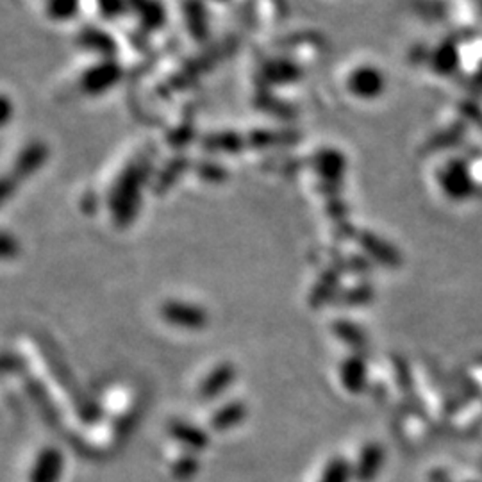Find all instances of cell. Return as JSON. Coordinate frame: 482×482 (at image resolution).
Here are the masks:
<instances>
[{
    "instance_id": "13",
    "label": "cell",
    "mask_w": 482,
    "mask_h": 482,
    "mask_svg": "<svg viewBox=\"0 0 482 482\" xmlns=\"http://www.w3.org/2000/svg\"><path fill=\"white\" fill-rule=\"evenodd\" d=\"M20 181L12 172L6 176H0V208H3L19 190Z\"/></svg>"
},
{
    "instance_id": "17",
    "label": "cell",
    "mask_w": 482,
    "mask_h": 482,
    "mask_svg": "<svg viewBox=\"0 0 482 482\" xmlns=\"http://www.w3.org/2000/svg\"><path fill=\"white\" fill-rule=\"evenodd\" d=\"M224 416H225V418H224L222 421H218L216 425H220V427H231V425H236V423L241 420V416H243V407H241V405H233V407H229V409L225 411Z\"/></svg>"
},
{
    "instance_id": "2",
    "label": "cell",
    "mask_w": 482,
    "mask_h": 482,
    "mask_svg": "<svg viewBox=\"0 0 482 482\" xmlns=\"http://www.w3.org/2000/svg\"><path fill=\"white\" fill-rule=\"evenodd\" d=\"M122 70L117 63L113 61H104L94 69H90L83 79H81V88L85 94L90 95H101L113 88L120 81Z\"/></svg>"
},
{
    "instance_id": "9",
    "label": "cell",
    "mask_w": 482,
    "mask_h": 482,
    "mask_svg": "<svg viewBox=\"0 0 482 482\" xmlns=\"http://www.w3.org/2000/svg\"><path fill=\"white\" fill-rule=\"evenodd\" d=\"M380 464H382V452H380V448L379 446L366 448V452L363 453V461H361L357 477L363 478V480L373 477L377 473V470H379Z\"/></svg>"
},
{
    "instance_id": "7",
    "label": "cell",
    "mask_w": 482,
    "mask_h": 482,
    "mask_svg": "<svg viewBox=\"0 0 482 482\" xmlns=\"http://www.w3.org/2000/svg\"><path fill=\"white\" fill-rule=\"evenodd\" d=\"M47 12L53 20L67 22L79 12V0H51Z\"/></svg>"
},
{
    "instance_id": "1",
    "label": "cell",
    "mask_w": 482,
    "mask_h": 482,
    "mask_svg": "<svg viewBox=\"0 0 482 482\" xmlns=\"http://www.w3.org/2000/svg\"><path fill=\"white\" fill-rule=\"evenodd\" d=\"M149 161V159H147ZM145 159H136L131 163L113 184L110 195V208L113 218L118 225H127L135 220L140 202H142V188L147 181L149 163Z\"/></svg>"
},
{
    "instance_id": "10",
    "label": "cell",
    "mask_w": 482,
    "mask_h": 482,
    "mask_svg": "<svg viewBox=\"0 0 482 482\" xmlns=\"http://www.w3.org/2000/svg\"><path fill=\"white\" fill-rule=\"evenodd\" d=\"M343 380H345V386L350 391H359V388L364 382V366H363V363H359L355 359L348 361L345 364V368H343Z\"/></svg>"
},
{
    "instance_id": "6",
    "label": "cell",
    "mask_w": 482,
    "mask_h": 482,
    "mask_svg": "<svg viewBox=\"0 0 482 482\" xmlns=\"http://www.w3.org/2000/svg\"><path fill=\"white\" fill-rule=\"evenodd\" d=\"M79 44L85 49L94 51V53L102 54V56H111L115 53V44H113L111 37L104 35L102 31H99L95 28L83 29L81 31V37H79Z\"/></svg>"
},
{
    "instance_id": "14",
    "label": "cell",
    "mask_w": 482,
    "mask_h": 482,
    "mask_svg": "<svg viewBox=\"0 0 482 482\" xmlns=\"http://www.w3.org/2000/svg\"><path fill=\"white\" fill-rule=\"evenodd\" d=\"M19 254V243L12 234L0 233V259L15 257Z\"/></svg>"
},
{
    "instance_id": "15",
    "label": "cell",
    "mask_w": 482,
    "mask_h": 482,
    "mask_svg": "<svg viewBox=\"0 0 482 482\" xmlns=\"http://www.w3.org/2000/svg\"><path fill=\"white\" fill-rule=\"evenodd\" d=\"M13 113H15L13 101L8 95L0 94V127H6L12 122Z\"/></svg>"
},
{
    "instance_id": "5",
    "label": "cell",
    "mask_w": 482,
    "mask_h": 482,
    "mask_svg": "<svg viewBox=\"0 0 482 482\" xmlns=\"http://www.w3.org/2000/svg\"><path fill=\"white\" fill-rule=\"evenodd\" d=\"M129 6L138 13L147 29H159L165 24V10L156 0H129Z\"/></svg>"
},
{
    "instance_id": "4",
    "label": "cell",
    "mask_w": 482,
    "mask_h": 482,
    "mask_svg": "<svg viewBox=\"0 0 482 482\" xmlns=\"http://www.w3.org/2000/svg\"><path fill=\"white\" fill-rule=\"evenodd\" d=\"M163 316L167 322L184 329H199L206 323V313L184 302H168L163 307Z\"/></svg>"
},
{
    "instance_id": "16",
    "label": "cell",
    "mask_w": 482,
    "mask_h": 482,
    "mask_svg": "<svg viewBox=\"0 0 482 482\" xmlns=\"http://www.w3.org/2000/svg\"><path fill=\"white\" fill-rule=\"evenodd\" d=\"M345 477H347V466L339 461V462L331 464V468L327 470L323 477V482H345Z\"/></svg>"
},
{
    "instance_id": "8",
    "label": "cell",
    "mask_w": 482,
    "mask_h": 482,
    "mask_svg": "<svg viewBox=\"0 0 482 482\" xmlns=\"http://www.w3.org/2000/svg\"><path fill=\"white\" fill-rule=\"evenodd\" d=\"M60 457L56 452H45L37 468V482H56Z\"/></svg>"
},
{
    "instance_id": "11",
    "label": "cell",
    "mask_w": 482,
    "mask_h": 482,
    "mask_svg": "<svg viewBox=\"0 0 482 482\" xmlns=\"http://www.w3.org/2000/svg\"><path fill=\"white\" fill-rule=\"evenodd\" d=\"M233 379V373L229 368H220L215 373H211V377L208 379V382L202 386V391L206 393V396H213L216 393L222 391V388H225Z\"/></svg>"
},
{
    "instance_id": "3",
    "label": "cell",
    "mask_w": 482,
    "mask_h": 482,
    "mask_svg": "<svg viewBox=\"0 0 482 482\" xmlns=\"http://www.w3.org/2000/svg\"><path fill=\"white\" fill-rule=\"evenodd\" d=\"M49 159V147L42 142H33L22 149L19 154L12 174L19 177V181L31 179Z\"/></svg>"
},
{
    "instance_id": "12",
    "label": "cell",
    "mask_w": 482,
    "mask_h": 482,
    "mask_svg": "<svg viewBox=\"0 0 482 482\" xmlns=\"http://www.w3.org/2000/svg\"><path fill=\"white\" fill-rule=\"evenodd\" d=\"M97 4H99V12L104 17L113 20V19L126 13V10L129 6V0H97Z\"/></svg>"
}]
</instances>
